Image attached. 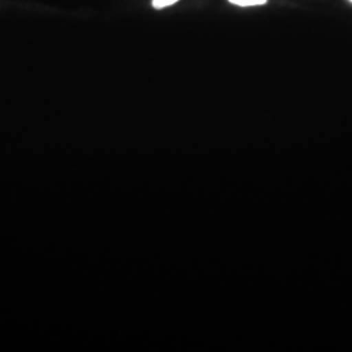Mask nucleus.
I'll return each instance as SVG.
<instances>
[{"mask_svg":"<svg viewBox=\"0 0 352 352\" xmlns=\"http://www.w3.org/2000/svg\"><path fill=\"white\" fill-rule=\"evenodd\" d=\"M228 1L239 7H254V6L266 4L267 0H228Z\"/></svg>","mask_w":352,"mask_h":352,"instance_id":"1","label":"nucleus"},{"mask_svg":"<svg viewBox=\"0 0 352 352\" xmlns=\"http://www.w3.org/2000/svg\"><path fill=\"white\" fill-rule=\"evenodd\" d=\"M177 1H179V0H153V1H151V6H153L155 10H162V8H166V7H170V6L175 4Z\"/></svg>","mask_w":352,"mask_h":352,"instance_id":"2","label":"nucleus"},{"mask_svg":"<svg viewBox=\"0 0 352 352\" xmlns=\"http://www.w3.org/2000/svg\"><path fill=\"white\" fill-rule=\"evenodd\" d=\"M350 1H351V3H352V0H350Z\"/></svg>","mask_w":352,"mask_h":352,"instance_id":"3","label":"nucleus"}]
</instances>
